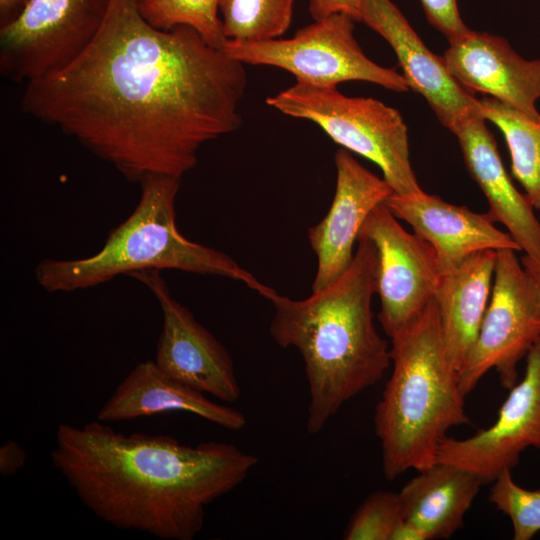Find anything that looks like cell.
<instances>
[{
	"mask_svg": "<svg viewBox=\"0 0 540 540\" xmlns=\"http://www.w3.org/2000/svg\"><path fill=\"white\" fill-rule=\"evenodd\" d=\"M385 203L397 219L407 222L432 246L441 273L480 251H520L508 232L495 227L488 213L448 203L423 190L410 195L393 193Z\"/></svg>",
	"mask_w": 540,
	"mask_h": 540,
	"instance_id": "obj_16",
	"label": "cell"
},
{
	"mask_svg": "<svg viewBox=\"0 0 540 540\" xmlns=\"http://www.w3.org/2000/svg\"><path fill=\"white\" fill-rule=\"evenodd\" d=\"M521 263L528 275L530 276L540 297V261L524 254L521 257Z\"/></svg>",
	"mask_w": 540,
	"mask_h": 540,
	"instance_id": "obj_30",
	"label": "cell"
},
{
	"mask_svg": "<svg viewBox=\"0 0 540 540\" xmlns=\"http://www.w3.org/2000/svg\"><path fill=\"white\" fill-rule=\"evenodd\" d=\"M26 452L15 440H8L0 447V474L15 475L26 462Z\"/></svg>",
	"mask_w": 540,
	"mask_h": 540,
	"instance_id": "obj_28",
	"label": "cell"
},
{
	"mask_svg": "<svg viewBox=\"0 0 540 540\" xmlns=\"http://www.w3.org/2000/svg\"><path fill=\"white\" fill-rule=\"evenodd\" d=\"M428 22L449 43L466 35L470 29L463 22L457 0H420Z\"/></svg>",
	"mask_w": 540,
	"mask_h": 540,
	"instance_id": "obj_26",
	"label": "cell"
},
{
	"mask_svg": "<svg viewBox=\"0 0 540 540\" xmlns=\"http://www.w3.org/2000/svg\"><path fill=\"white\" fill-rule=\"evenodd\" d=\"M168 411L193 413L225 429L238 431L246 416L208 399L163 372L154 360L138 363L118 384L97 413L101 422H119Z\"/></svg>",
	"mask_w": 540,
	"mask_h": 540,
	"instance_id": "obj_18",
	"label": "cell"
},
{
	"mask_svg": "<svg viewBox=\"0 0 540 540\" xmlns=\"http://www.w3.org/2000/svg\"><path fill=\"white\" fill-rule=\"evenodd\" d=\"M391 341L393 369L374 413L382 470L389 481L409 469L432 466L447 431L470 423L435 299Z\"/></svg>",
	"mask_w": 540,
	"mask_h": 540,
	"instance_id": "obj_4",
	"label": "cell"
},
{
	"mask_svg": "<svg viewBox=\"0 0 540 540\" xmlns=\"http://www.w3.org/2000/svg\"><path fill=\"white\" fill-rule=\"evenodd\" d=\"M404 521L399 495L389 490L369 494L351 516L344 531L346 540H393Z\"/></svg>",
	"mask_w": 540,
	"mask_h": 540,
	"instance_id": "obj_25",
	"label": "cell"
},
{
	"mask_svg": "<svg viewBox=\"0 0 540 540\" xmlns=\"http://www.w3.org/2000/svg\"><path fill=\"white\" fill-rule=\"evenodd\" d=\"M442 58L449 74L470 93L488 94L540 118V58L524 59L504 38L472 30L449 43Z\"/></svg>",
	"mask_w": 540,
	"mask_h": 540,
	"instance_id": "obj_15",
	"label": "cell"
},
{
	"mask_svg": "<svg viewBox=\"0 0 540 540\" xmlns=\"http://www.w3.org/2000/svg\"><path fill=\"white\" fill-rule=\"evenodd\" d=\"M309 12L315 21L334 13H346L360 21V0H309Z\"/></svg>",
	"mask_w": 540,
	"mask_h": 540,
	"instance_id": "obj_27",
	"label": "cell"
},
{
	"mask_svg": "<svg viewBox=\"0 0 540 540\" xmlns=\"http://www.w3.org/2000/svg\"><path fill=\"white\" fill-rule=\"evenodd\" d=\"M128 276L145 285L161 309L162 329L154 359L157 366L194 390L227 403L236 402L241 388L224 345L172 296L159 270L135 271Z\"/></svg>",
	"mask_w": 540,
	"mask_h": 540,
	"instance_id": "obj_11",
	"label": "cell"
},
{
	"mask_svg": "<svg viewBox=\"0 0 540 540\" xmlns=\"http://www.w3.org/2000/svg\"><path fill=\"white\" fill-rule=\"evenodd\" d=\"M335 195L326 216L308 230L317 257L312 291L337 279L353 259V246L369 213L394 193L383 178L363 167L348 150L336 151Z\"/></svg>",
	"mask_w": 540,
	"mask_h": 540,
	"instance_id": "obj_13",
	"label": "cell"
},
{
	"mask_svg": "<svg viewBox=\"0 0 540 540\" xmlns=\"http://www.w3.org/2000/svg\"><path fill=\"white\" fill-rule=\"evenodd\" d=\"M111 0H30L0 29V70L30 82L75 61L101 29Z\"/></svg>",
	"mask_w": 540,
	"mask_h": 540,
	"instance_id": "obj_9",
	"label": "cell"
},
{
	"mask_svg": "<svg viewBox=\"0 0 540 540\" xmlns=\"http://www.w3.org/2000/svg\"><path fill=\"white\" fill-rule=\"evenodd\" d=\"M141 16L153 27L171 30L177 26L195 29L205 42L223 49L224 36L218 15V0H137Z\"/></svg>",
	"mask_w": 540,
	"mask_h": 540,
	"instance_id": "obj_23",
	"label": "cell"
},
{
	"mask_svg": "<svg viewBox=\"0 0 540 540\" xmlns=\"http://www.w3.org/2000/svg\"><path fill=\"white\" fill-rule=\"evenodd\" d=\"M103 423L59 424L50 457L83 505L120 529L192 540L203 529L206 507L258 463L230 443L186 445Z\"/></svg>",
	"mask_w": 540,
	"mask_h": 540,
	"instance_id": "obj_2",
	"label": "cell"
},
{
	"mask_svg": "<svg viewBox=\"0 0 540 540\" xmlns=\"http://www.w3.org/2000/svg\"><path fill=\"white\" fill-rule=\"evenodd\" d=\"M180 181L170 175L145 176L139 182L141 193L134 210L109 232L97 253L78 259H44L34 270L37 283L50 293L74 292L135 271L168 269L240 281L267 299L273 288L227 254L179 232L175 200Z\"/></svg>",
	"mask_w": 540,
	"mask_h": 540,
	"instance_id": "obj_5",
	"label": "cell"
},
{
	"mask_svg": "<svg viewBox=\"0 0 540 540\" xmlns=\"http://www.w3.org/2000/svg\"><path fill=\"white\" fill-rule=\"evenodd\" d=\"M347 269L328 286L296 300L274 291L269 332L301 354L308 382L306 430L318 434L349 400L378 383L390 366L387 341L373 323L377 253L358 237Z\"/></svg>",
	"mask_w": 540,
	"mask_h": 540,
	"instance_id": "obj_3",
	"label": "cell"
},
{
	"mask_svg": "<svg viewBox=\"0 0 540 540\" xmlns=\"http://www.w3.org/2000/svg\"><path fill=\"white\" fill-rule=\"evenodd\" d=\"M509 390L491 426L465 439L446 436L436 462L465 469L487 484L512 470L527 448L540 449V338L526 355L523 378Z\"/></svg>",
	"mask_w": 540,
	"mask_h": 540,
	"instance_id": "obj_12",
	"label": "cell"
},
{
	"mask_svg": "<svg viewBox=\"0 0 540 540\" xmlns=\"http://www.w3.org/2000/svg\"><path fill=\"white\" fill-rule=\"evenodd\" d=\"M355 22L346 13H334L299 29L292 38L227 41L223 49L243 64L274 66L293 74L296 82L312 86L337 87L359 80L395 92L408 91L402 74L363 53L353 34Z\"/></svg>",
	"mask_w": 540,
	"mask_h": 540,
	"instance_id": "obj_7",
	"label": "cell"
},
{
	"mask_svg": "<svg viewBox=\"0 0 540 540\" xmlns=\"http://www.w3.org/2000/svg\"><path fill=\"white\" fill-rule=\"evenodd\" d=\"M295 0H218L227 41L280 38L290 27Z\"/></svg>",
	"mask_w": 540,
	"mask_h": 540,
	"instance_id": "obj_22",
	"label": "cell"
},
{
	"mask_svg": "<svg viewBox=\"0 0 540 540\" xmlns=\"http://www.w3.org/2000/svg\"><path fill=\"white\" fill-rule=\"evenodd\" d=\"M360 21L393 49L408 86L429 104L449 130L479 108L474 94L448 72L442 56L432 53L391 0H360Z\"/></svg>",
	"mask_w": 540,
	"mask_h": 540,
	"instance_id": "obj_14",
	"label": "cell"
},
{
	"mask_svg": "<svg viewBox=\"0 0 540 540\" xmlns=\"http://www.w3.org/2000/svg\"><path fill=\"white\" fill-rule=\"evenodd\" d=\"M484 485L473 473L436 462L398 492L403 519L426 540L447 539L463 527L464 517Z\"/></svg>",
	"mask_w": 540,
	"mask_h": 540,
	"instance_id": "obj_20",
	"label": "cell"
},
{
	"mask_svg": "<svg viewBox=\"0 0 540 540\" xmlns=\"http://www.w3.org/2000/svg\"><path fill=\"white\" fill-rule=\"evenodd\" d=\"M358 237L367 238L376 249L378 320L392 338L435 298L441 274L435 251L419 235L406 231L385 202L369 213Z\"/></svg>",
	"mask_w": 540,
	"mask_h": 540,
	"instance_id": "obj_10",
	"label": "cell"
},
{
	"mask_svg": "<svg viewBox=\"0 0 540 540\" xmlns=\"http://www.w3.org/2000/svg\"><path fill=\"white\" fill-rule=\"evenodd\" d=\"M30 0H0V26L13 22Z\"/></svg>",
	"mask_w": 540,
	"mask_h": 540,
	"instance_id": "obj_29",
	"label": "cell"
},
{
	"mask_svg": "<svg viewBox=\"0 0 540 540\" xmlns=\"http://www.w3.org/2000/svg\"><path fill=\"white\" fill-rule=\"evenodd\" d=\"M497 251L474 253L440 274L435 302L447 354L459 372L479 332L491 296Z\"/></svg>",
	"mask_w": 540,
	"mask_h": 540,
	"instance_id": "obj_19",
	"label": "cell"
},
{
	"mask_svg": "<svg viewBox=\"0 0 540 540\" xmlns=\"http://www.w3.org/2000/svg\"><path fill=\"white\" fill-rule=\"evenodd\" d=\"M266 102L285 115L314 122L344 149L374 162L394 194L422 190L410 162L407 126L396 109L374 98L345 96L337 87L301 82Z\"/></svg>",
	"mask_w": 540,
	"mask_h": 540,
	"instance_id": "obj_6",
	"label": "cell"
},
{
	"mask_svg": "<svg viewBox=\"0 0 540 540\" xmlns=\"http://www.w3.org/2000/svg\"><path fill=\"white\" fill-rule=\"evenodd\" d=\"M246 87L244 64L195 29H157L137 0H111L88 48L26 83L21 108L139 183L181 178L206 143L236 131Z\"/></svg>",
	"mask_w": 540,
	"mask_h": 540,
	"instance_id": "obj_1",
	"label": "cell"
},
{
	"mask_svg": "<svg viewBox=\"0 0 540 540\" xmlns=\"http://www.w3.org/2000/svg\"><path fill=\"white\" fill-rule=\"evenodd\" d=\"M479 113L502 132L513 176L540 212V118L532 119L492 97L478 99Z\"/></svg>",
	"mask_w": 540,
	"mask_h": 540,
	"instance_id": "obj_21",
	"label": "cell"
},
{
	"mask_svg": "<svg viewBox=\"0 0 540 540\" xmlns=\"http://www.w3.org/2000/svg\"><path fill=\"white\" fill-rule=\"evenodd\" d=\"M492 483L489 501L510 518L513 539L530 540L540 532V488L521 487L510 469L500 473Z\"/></svg>",
	"mask_w": 540,
	"mask_h": 540,
	"instance_id": "obj_24",
	"label": "cell"
},
{
	"mask_svg": "<svg viewBox=\"0 0 540 540\" xmlns=\"http://www.w3.org/2000/svg\"><path fill=\"white\" fill-rule=\"evenodd\" d=\"M450 131L458 140L470 176L488 201L489 216L505 226L520 251L540 261V222L535 209L513 185L479 109L461 118Z\"/></svg>",
	"mask_w": 540,
	"mask_h": 540,
	"instance_id": "obj_17",
	"label": "cell"
},
{
	"mask_svg": "<svg viewBox=\"0 0 540 540\" xmlns=\"http://www.w3.org/2000/svg\"><path fill=\"white\" fill-rule=\"evenodd\" d=\"M516 252L497 251L490 300L458 372L465 396L491 369L504 388H512L518 382L517 364L540 338V297Z\"/></svg>",
	"mask_w": 540,
	"mask_h": 540,
	"instance_id": "obj_8",
	"label": "cell"
}]
</instances>
